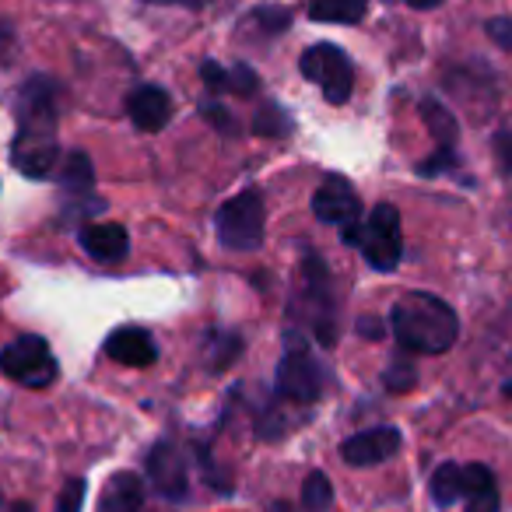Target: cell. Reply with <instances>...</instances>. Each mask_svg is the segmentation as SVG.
<instances>
[{
    "mask_svg": "<svg viewBox=\"0 0 512 512\" xmlns=\"http://www.w3.org/2000/svg\"><path fill=\"white\" fill-rule=\"evenodd\" d=\"M421 120H425L428 134H432L435 141H439V148H453L456 134H460V127H456L453 113H449V109L442 106V102H435V99L421 102Z\"/></svg>",
    "mask_w": 512,
    "mask_h": 512,
    "instance_id": "17",
    "label": "cell"
},
{
    "mask_svg": "<svg viewBox=\"0 0 512 512\" xmlns=\"http://www.w3.org/2000/svg\"><path fill=\"white\" fill-rule=\"evenodd\" d=\"M144 502V484L137 474H116L102 498V512H137Z\"/></svg>",
    "mask_w": 512,
    "mask_h": 512,
    "instance_id": "15",
    "label": "cell"
},
{
    "mask_svg": "<svg viewBox=\"0 0 512 512\" xmlns=\"http://www.w3.org/2000/svg\"><path fill=\"white\" fill-rule=\"evenodd\" d=\"M81 502H85V481L71 477L57 498V512H81Z\"/></svg>",
    "mask_w": 512,
    "mask_h": 512,
    "instance_id": "23",
    "label": "cell"
},
{
    "mask_svg": "<svg viewBox=\"0 0 512 512\" xmlns=\"http://www.w3.org/2000/svg\"><path fill=\"white\" fill-rule=\"evenodd\" d=\"M323 390V369L309 351L292 348L278 365V393L295 404H313Z\"/></svg>",
    "mask_w": 512,
    "mask_h": 512,
    "instance_id": "7",
    "label": "cell"
},
{
    "mask_svg": "<svg viewBox=\"0 0 512 512\" xmlns=\"http://www.w3.org/2000/svg\"><path fill=\"white\" fill-rule=\"evenodd\" d=\"M246 25H256V29H264L267 36H278L292 25V15L288 8H256L253 15L246 18Z\"/></svg>",
    "mask_w": 512,
    "mask_h": 512,
    "instance_id": "22",
    "label": "cell"
},
{
    "mask_svg": "<svg viewBox=\"0 0 512 512\" xmlns=\"http://www.w3.org/2000/svg\"><path fill=\"white\" fill-rule=\"evenodd\" d=\"M253 130L260 137H285V134H292V116L281 106H264L253 116Z\"/></svg>",
    "mask_w": 512,
    "mask_h": 512,
    "instance_id": "21",
    "label": "cell"
},
{
    "mask_svg": "<svg viewBox=\"0 0 512 512\" xmlns=\"http://www.w3.org/2000/svg\"><path fill=\"white\" fill-rule=\"evenodd\" d=\"M390 327L400 348L418 351V355H442L460 337V320L442 299L428 292H407L393 306Z\"/></svg>",
    "mask_w": 512,
    "mask_h": 512,
    "instance_id": "1",
    "label": "cell"
},
{
    "mask_svg": "<svg viewBox=\"0 0 512 512\" xmlns=\"http://www.w3.org/2000/svg\"><path fill=\"white\" fill-rule=\"evenodd\" d=\"M495 155H498V165H502L505 172H512V127L509 130H498Z\"/></svg>",
    "mask_w": 512,
    "mask_h": 512,
    "instance_id": "28",
    "label": "cell"
},
{
    "mask_svg": "<svg viewBox=\"0 0 512 512\" xmlns=\"http://www.w3.org/2000/svg\"><path fill=\"white\" fill-rule=\"evenodd\" d=\"M179 4H186V8H204V4H211V0H179Z\"/></svg>",
    "mask_w": 512,
    "mask_h": 512,
    "instance_id": "32",
    "label": "cell"
},
{
    "mask_svg": "<svg viewBox=\"0 0 512 512\" xmlns=\"http://www.w3.org/2000/svg\"><path fill=\"white\" fill-rule=\"evenodd\" d=\"M400 449V432L397 428H372V432H358L351 435L341 446V456L351 467H372V463L390 460Z\"/></svg>",
    "mask_w": 512,
    "mask_h": 512,
    "instance_id": "9",
    "label": "cell"
},
{
    "mask_svg": "<svg viewBox=\"0 0 512 512\" xmlns=\"http://www.w3.org/2000/svg\"><path fill=\"white\" fill-rule=\"evenodd\" d=\"M313 211H316V218L327 221V225H341L348 246H358V242H362V232H365L362 200H358L355 186H351L348 179H341V176L323 179V186L313 197Z\"/></svg>",
    "mask_w": 512,
    "mask_h": 512,
    "instance_id": "4",
    "label": "cell"
},
{
    "mask_svg": "<svg viewBox=\"0 0 512 512\" xmlns=\"http://www.w3.org/2000/svg\"><path fill=\"white\" fill-rule=\"evenodd\" d=\"M358 334L369 337V341H379V337L386 334V327L376 320V316H362V320H358Z\"/></svg>",
    "mask_w": 512,
    "mask_h": 512,
    "instance_id": "30",
    "label": "cell"
},
{
    "mask_svg": "<svg viewBox=\"0 0 512 512\" xmlns=\"http://www.w3.org/2000/svg\"><path fill=\"white\" fill-rule=\"evenodd\" d=\"M137 512H141V509H137Z\"/></svg>",
    "mask_w": 512,
    "mask_h": 512,
    "instance_id": "35",
    "label": "cell"
},
{
    "mask_svg": "<svg viewBox=\"0 0 512 512\" xmlns=\"http://www.w3.org/2000/svg\"><path fill=\"white\" fill-rule=\"evenodd\" d=\"M302 505H306V512H327L334 505V488H330L327 474L313 470L306 477V484H302Z\"/></svg>",
    "mask_w": 512,
    "mask_h": 512,
    "instance_id": "20",
    "label": "cell"
},
{
    "mask_svg": "<svg viewBox=\"0 0 512 512\" xmlns=\"http://www.w3.org/2000/svg\"><path fill=\"white\" fill-rule=\"evenodd\" d=\"M148 4H172V0H148Z\"/></svg>",
    "mask_w": 512,
    "mask_h": 512,
    "instance_id": "34",
    "label": "cell"
},
{
    "mask_svg": "<svg viewBox=\"0 0 512 512\" xmlns=\"http://www.w3.org/2000/svg\"><path fill=\"white\" fill-rule=\"evenodd\" d=\"M400 214L393 204H379L376 211L365 221V235H362V253L376 271H393L400 264Z\"/></svg>",
    "mask_w": 512,
    "mask_h": 512,
    "instance_id": "6",
    "label": "cell"
},
{
    "mask_svg": "<svg viewBox=\"0 0 512 512\" xmlns=\"http://www.w3.org/2000/svg\"><path fill=\"white\" fill-rule=\"evenodd\" d=\"M106 355L113 358V362L127 365V369H148V365H155L158 348H155V341H151L148 330L120 327V330H113V334H109Z\"/></svg>",
    "mask_w": 512,
    "mask_h": 512,
    "instance_id": "11",
    "label": "cell"
},
{
    "mask_svg": "<svg viewBox=\"0 0 512 512\" xmlns=\"http://www.w3.org/2000/svg\"><path fill=\"white\" fill-rule=\"evenodd\" d=\"M411 8H418V11H432V8H439L442 0H407Z\"/></svg>",
    "mask_w": 512,
    "mask_h": 512,
    "instance_id": "31",
    "label": "cell"
},
{
    "mask_svg": "<svg viewBox=\"0 0 512 512\" xmlns=\"http://www.w3.org/2000/svg\"><path fill=\"white\" fill-rule=\"evenodd\" d=\"M81 246H85L95 260H102V264H116V260L127 256L130 235H127V228L116 225V221H99V225H88L85 232H81Z\"/></svg>",
    "mask_w": 512,
    "mask_h": 512,
    "instance_id": "13",
    "label": "cell"
},
{
    "mask_svg": "<svg viewBox=\"0 0 512 512\" xmlns=\"http://www.w3.org/2000/svg\"><path fill=\"white\" fill-rule=\"evenodd\" d=\"M488 36L495 39L502 50H512V18H491V22H488Z\"/></svg>",
    "mask_w": 512,
    "mask_h": 512,
    "instance_id": "27",
    "label": "cell"
},
{
    "mask_svg": "<svg viewBox=\"0 0 512 512\" xmlns=\"http://www.w3.org/2000/svg\"><path fill=\"white\" fill-rule=\"evenodd\" d=\"M0 372H8L15 383L39 390L57 379V358L50 355L43 337H18L0 351Z\"/></svg>",
    "mask_w": 512,
    "mask_h": 512,
    "instance_id": "5",
    "label": "cell"
},
{
    "mask_svg": "<svg viewBox=\"0 0 512 512\" xmlns=\"http://www.w3.org/2000/svg\"><path fill=\"white\" fill-rule=\"evenodd\" d=\"M414 383H418V372H414V365H407V362L390 365V372H386V386H390L393 393L411 390Z\"/></svg>",
    "mask_w": 512,
    "mask_h": 512,
    "instance_id": "24",
    "label": "cell"
},
{
    "mask_svg": "<svg viewBox=\"0 0 512 512\" xmlns=\"http://www.w3.org/2000/svg\"><path fill=\"white\" fill-rule=\"evenodd\" d=\"M148 474L155 481V488L162 491L165 498H176L183 502L186 488H190V474H186V460L172 442H158L151 449V460H148Z\"/></svg>",
    "mask_w": 512,
    "mask_h": 512,
    "instance_id": "8",
    "label": "cell"
},
{
    "mask_svg": "<svg viewBox=\"0 0 512 512\" xmlns=\"http://www.w3.org/2000/svg\"><path fill=\"white\" fill-rule=\"evenodd\" d=\"M369 11V0H313L309 15L316 22H334V25H355Z\"/></svg>",
    "mask_w": 512,
    "mask_h": 512,
    "instance_id": "16",
    "label": "cell"
},
{
    "mask_svg": "<svg viewBox=\"0 0 512 512\" xmlns=\"http://www.w3.org/2000/svg\"><path fill=\"white\" fill-rule=\"evenodd\" d=\"M264 200L256 190H246L239 197H232L225 207L218 211V239L225 249H235V253H249L264 242Z\"/></svg>",
    "mask_w": 512,
    "mask_h": 512,
    "instance_id": "2",
    "label": "cell"
},
{
    "mask_svg": "<svg viewBox=\"0 0 512 512\" xmlns=\"http://www.w3.org/2000/svg\"><path fill=\"white\" fill-rule=\"evenodd\" d=\"M200 78L207 81V88H211V92H228V71L214 64V60H207V64L200 67Z\"/></svg>",
    "mask_w": 512,
    "mask_h": 512,
    "instance_id": "26",
    "label": "cell"
},
{
    "mask_svg": "<svg viewBox=\"0 0 512 512\" xmlns=\"http://www.w3.org/2000/svg\"><path fill=\"white\" fill-rule=\"evenodd\" d=\"M57 134H18L15 141V169L25 172L32 179L53 176V165H57Z\"/></svg>",
    "mask_w": 512,
    "mask_h": 512,
    "instance_id": "10",
    "label": "cell"
},
{
    "mask_svg": "<svg viewBox=\"0 0 512 512\" xmlns=\"http://www.w3.org/2000/svg\"><path fill=\"white\" fill-rule=\"evenodd\" d=\"M204 116H207V120H211L218 130H225V134H235V120H232V116H228L221 106H211V102H207V106H204Z\"/></svg>",
    "mask_w": 512,
    "mask_h": 512,
    "instance_id": "29",
    "label": "cell"
},
{
    "mask_svg": "<svg viewBox=\"0 0 512 512\" xmlns=\"http://www.w3.org/2000/svg\"><path fill=\"white\" fill-rule=\"evenodd\" d=\"M15 512H32L29 505H15Z\"/></svg>",
    "mask_w": 512,
    "mask_h": 512,
    "instance_id": "33",
    "label": "cell"
},
{
    "mask_svg": "<svg viewBox=\"0 0 512 512\" xmlns=\"http://www.w3.org/2000/svg\"><path fill=\"white\" fill-rule=\"evenodd\" d=\"M432 498L439 505H453L456 498H463V467L442 463V467L432 474Z\"/></svg>",
    "mask_w": 512,
    "mask_h": 512,
    "instance_id": "19",
    "label": "cell"
},
{
    "mask_svg": "<svg viewBox=\"0 0 512 512\" xmlns=\"http://www.w3.org/2000/svg\"><path fill=\"white\" fill-rule=\"evenodd\" d=\"M463 502H467V512H498L495 474L484 463L463 467Z\"/></svg>",
    "mask_w": 512,
    "mask_h": 512,
    "instance_id": "14",
    "label": "cell"
},
{
    "mask_svg": "<svg viewBox=\"0 0 512 512\" xmlns=\"http://www.w3.org/2000/svg\"><path fill=\"white\" fill-rule=\"evenodd\" d=\"M92 158L85 155V151H71L64 162V169H60V186H64L67 193H88L92 190Z\"/></svg>",
    "mask_w": 512,
    "mask_h": 512,
    "instance_id": "18",
    "label": "cell"
},
{
    "mask_svg": "<svg viewBox=\"0 0 512 512\" xmlns=\"http://www.w3.org/2000/svg\"><path fill=\"white\" fill-rule=\"evenodd\" d=\"M228 92L232 95H253L256 92V74L249 71L246 64L232 67V71H228Z\"/></svg>",
    "mask_w": 512,
    "mask_h": 512,
    "instance_id": "25",
    "label": "cell"
},
{
    "mask_svg": "<svg viewBox=\"0 0 512 512\" xmlns=\"http://www.w3.org/2000/svg\"><path fill=\"white\" fill-rule=\"evenodd\" d=\"M127 113H130V120H134L137 130H144V134H158L172 116V99H169V92H162V88L144 85V88H137V92H130Z\"/></svg>",
    "mask_w": 512,
    "mask_h": 512,
    "instance_id": "12",
    "label": "cell"
},
{
    "mask_svg": "<svg viewBox=\"0 0 512 512\" xmlns=\"http://www.w3.org/2000/svg\"><path fill=\"white\" fill-rule=\"evenodd\" d=\"M302 78L316 81L323 88V99L344 106L351 99V88H355V67L344 57V50L330 43H316L302 53Z\"/></svg>",
    "mask_w": 512,
    "mask_h": 512,
    "instance_id": "3",
    "label": "cell"
}]
</instances>
